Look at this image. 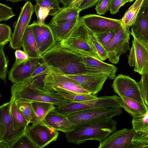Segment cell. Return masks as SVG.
Returning a JSON list of instances; mask_svg holds the SVG:
<instances>
[{"instance_id":"1","label":"cell","mask_w":148,"mask_h":148,"mask_svg":"<svg viewBox=\"0 0 148 148\" xmlns=\"http://www.w3.org/2000/svg\"><path fill=\"white\" fill-rule=\"evenodd\" d=\"M42 58L51 70L60 73H92L86 66L80 54L62 47L58 42L43 54Z\"/></svg>"},{"instance_id":"2","label":"cell","mask_w":148,"mask_h":148,"mask_svg":"<svg viewBox=\"0 0 148 148\" xmlns=\"http://www.w3.org/2000/svg\"><path fill=\"white\" fill-rule=\"evenodd\" d=\"M117 125L112 118L76 124L73 130L64 133L66 140L76 145L90 140L100 142L116 130Z\"/></svg>"},{"instance_id":"3","label":"cell","mask_w":148,"mask_h":148,"mask_svg":"<svg viewBox=\"0 0 148 148\" xmlns=\"http://www.w3.org/2000/svg\"><path fill=\"white\" fill-rule=\"evenodd\" d=\"M10 100L23 101L44 102L61 106L71 101L65 99L57 92H51L36 88L24 83L13 84L11 88Z\"/></svg>"},{"instance_id":"4","label":"cell","mask_w":148,"mask_h":148,"mask_svg":"<svg viewBox=\"0 0 148 148\" xmlns=\"http://www.w3.org/2000/svg\"><path fill=\"white\" fill-rule=\"evenodd\" d=\"M58 42L62 47L80 54L101 60L92 45L88 29L79 18L68 36Z\"/></svg>"},{"instance_id":"5","label":"cell","mask_w":148,"mask_h":148,"mask_svg":"<svg viewBox=\"0 0 148 148\" xmlns=\"http://www.w3.org/2000/svg\"><path fill=\"white\" fill-rule=\"evenodd\" d=\"M99 108L122 109V99L120 97L113 95L97 97L95 99L81 102L70 101L58 106L56 110L60 113L67 114L90 108Z\"/></svg>"},{"instance_id":"6","label":"cell","mask_w":148,"mask_h":148,"mask_svg":"<svg viewBox=\"0 0 148 148\" xmlns=\"http://www.w3.org/2000/svg\"><path fill=\"white\" fill-rule=\"evenodd\" d=\"M44 82L46 91L50 92L90 93L73 79L51 70L45 75Z\"/></svg>"},{"instance_id":"7","label":"cell","mask_w":148,"mask_h":148,"mask_svg":"<svg viewBox=\"0 0 148 148\" xmlns=\"http://www.w3.org/2000/svg\"><path fill=\"white\" fill-rule=\"evenodd\" d=\"M131 35L133 37L132 46L128 57L130 66L134 67V71L141 75L148 73V45L136 37L132 29Z\"/></svg>"},{"instance_id":"8","label":"cell","mask_w":148,"mask_h":148,"mask_svg":"<svg viewBox=\"0 0 148 148\" xmlns=\"http://www.w3.org/2000/svg\"><path fill=\"white\" fill-rule=\"evenodd\" d=\"M130 34L129 27L122 25L117 30L112 40L103 46L107 54L108 59L111 63L117 64L121 55L130 49Z\"/></svg>"},{"instance_id":"9","label":"cell","mask_w":148,"mask_h":148,"mask_svg":"<svg viewBox=\"0 0 148 148\" xmlns=\"http://www.w3.org/2000/svg\"><path fill=\"white\" fill-rule=\"evenodd\" d=\"M112 86L114 91L120 97L129 98L147 106L138 82L128 75L119 74L114 78Z\"/></svg>"},{"instance_id":"10","label":"cell","mask_w":148,"mask_h":148,"mask_svg":"<svg viewBox=\"0 0 148 148\" xmlns=\"http://www.w3.org/2000/svg\"><path fill=\"white\" fill-rule=\"evenodd\" d=\"M123 112L122 109L111 108H90L66 114L73 123L77 124L105 119L119 116Z\"/></svg>"},{"instance_id":"11","label":"cell","mask_w":148,"mask_h":148,"mask_svg":"<svg viewBox=\"0 0 148 148\" xmlns=\"http://www.w3.org/2000/svg\"><path fill=\"white\" fill-rule=\"evenodd\" d=\"M11 103L10 100L0 107V143L9 146L25 132L14 129L10 112Z\"/></svg>"},{"instance_id":"12","label":"cell","mask_w":148,"mask_h":148,"mask_svg":"<svg viewBox=\"0 0 148 148\" xmlns=\"http://www.w3.org/2000/svg\"><path fill=\"white\" fill-rule=\"evenodd\" d=\"M34 12V6L30 1L26 2L21 8L10 42V46L12 49H18L22 47L24 35Z\"/></svg>"},{"instance_id":"13","label":"cell","mask_w":148,"mask_h":148,"mask_svg":"<svg viewBox=\"0 0 148 148\" xmlns=\"http://www.w3.org/2000/svg\"><path fill=\"white\" fill-rule=\"evenodd\" d=\"M25 132L37 148H43L56 141L59 135L58 131L42 121L29 125Z\"/></svg>"},{"instance_id":"14","label":"cell","mask_w":148,"mask_h":148,"mask_svg":"<svg viewBox=\"0 0 148 148\" xmlns=\"http://www.w3.org/2000/svg\"><path fill=\"white\" fill-rule=\"evenodd\" d=\"M44 62L41 58L29 57V60L14 64L8 73V79L13 84L24 83L28 80L35 70Z\"/></svg>"},{"instance_id":"15","label":"cell","mask_w":148,"mask_h":148,"mask_svg":"<svg viewBox=\"0 0 148 148\" xmlns=\"http://www.w3.org/2000/svg\"><path fill=\"white\" fill-rule=\"evenodd\" d=\"M85 26L95 34L117 30L122 25L121 19L111 18L90 14L79 17Z\"/></svg>"},{"instance_id":"16","label":"cell","mask_w":148,"mask_h":148,"mask_svg":"<svg viewBox=\"0 0 148 148\" xmlns=\"http://www.w3.org/2000/svg\"><path fill=\"white\" fill-rule=\"evenodd\" d=\"M29 26L33 32L40 54L49 50L56 44L52 31L48 25L34 21Z\"/></svg>"},{"instance_id":"17","label":"cell","mask_w":148,"mask_h":148,"mask_svg":"<svg viewBox=\"0 0 148 148\" xmlns=\"http://www.w3.org/2000/svg\"><path fill=\"white\" fill-rule=\"evenodd\" d=\"M77 81L84 89L96 95L102 89L106 79L109 78L104 73H88L73 75H66Z\"/></svg>"},{"instance_id":"18","label":"cell","mask_w":148,"mask_h":148,"mask_svg":"<svg viewBox=\"0 0 148 148\" xmlns=\"http://www.w3.org/2000/svg\"><path fill=\"white\" fill-rule=\"evenodd\" d=\"M136 133L132 128L116 130L99 142L98 148H130Z\"/></svg>"},{"instance_id":"19","label":"cell","mask_w":148,"mask_h":148,"mask_svg":"<svg viewBox=\"0 0 148 148\" xmlns=\"http://www.w3.org/2000/svg\"><path fill=\"white\" fill-rule=\"evenodd\" d=\"M42 121L56 130L64 133L73 130L76 125L69 120L66 114L60 113L56 109L49 112Z\"/></svg>"},{"instance_id":"20","label":"cell","mask_w":148,"mask_h":148,"mask_svg":"<svg viewBox=\"0 0 148 148\" xmlns=\"http://www.w3.org/2000/svg\"><path fill=\"white\" fill-rule=\"evenodd\" d=\"M83 62L87 68L92 73H104L113 80L116 77L117 68L114 65L106 63L101 60L81 54Z\"/></svg>"},{"instance_id":"21","label":"cell","mask_w":148,"mask_h":148,"mask_svg":"<svg viewBox=\"0 0 148 148\" xmlns=\"http://www.w3.org/2000/svg\"><path fill=\"white\" fill-rule=\"evenodd\" d=\"M131 27L136 37L148 43V7L141 8Z\"/></svg>"},{"instance_id":"22","label":"cell","mask_w":148,"mask_h":148,"mask_svg":"<svg viewBox=\"0 0 148 148\" xmlns=\"http://www.w3.org/2000/svg\"><path fill=\"white\" fill-rule=\"evenodd\" d=\"M79 19L62 23L48 24L52 31L56 42H60L68 36Z\"/></svg>"},{"instance_id":"23","label":"cell","mask_w":148,"mask_h":148,"mask_svg":"<svg viewBox=\"0 0 148 148\" xmlns=\"http://www.w3.org/2000/svg\"><path fill=\"white\" fill-rule=\"evenodd\" d=\"M24 51L30 57L41 58L40 54L32 29L29 26L26 29L22 41Z\"/></svg>"},{"instance_id":"24","label":"cell","mask_w":148,"mask_h":148,"mask_svg":"<svg viewBox=\"0 0 148 148\" xmlns=\"http://www.w3.org/2000/svg\"><path fill=\"white\" fill-rule=\"evenodd\" d=\"M80 11L77 7L64 6L53 16L49 23H59L78 18Z\"/></svg>"},{"instance_id":"25","label":"cell","mask_w":148,"mask_h":148,"mask_svg":"<svg viewBox=\"0 0 148 148\" xmlns=\"http://www.w3.org/2000/svg\"><path fill=\"white\" fill-rule=\"evenodd\" d=\"M121 98L123 108L133 117L143 115L148 112L147 106L129 98L123 97Z\"/></svg>"},{"instance_id":"26","label":"cell","mask_w":148,"mask_h":148,"mask_svg":"<svg viewBox=\"0 0 148 148\" xmlns=\"http://www.w3.org/2000/svg\"><path fill=\"white\" fill-rule=\"evenodd\" d=\"M32 104L35 112V116L30 123H34L42 121L52 110L57 108L54 104L46 102H33Z\"/></svg>"},{"instance_id":"27","label":"cell","mask_w":148,"mask_h":148,"mask_svg":"<svg viewBox=\"0 0 148 148\" xmlns=\"http://www.w3.org/2000/svg\"><path fill=\"white\" fill-rule=\"evenodd\" d=\"M10 100L11 101L10 112L15 129L25 131L29 123L18 109L15 101Z\"/></svg>"},{"instance_id":"28","label":"cell","mask_w":148,"mask_h":148,"mask_svg":"<svg viewBox=\"0 0 148 148\" xmlns=\"http://www.w3.org/2000/svg\"><path fill=\"white\" fill-rule=\"evenodd\" d=\"M143 0H136L126 11L121 19L123 25L129 27L135 22L141 8Z\"/></svg>"},{"instance_id":"29","label":"cell","mask_w":148,"mask_h":148,"mask_svg":"<svg viewBox=\"0 0 148 148\" xmlns=\"http://www.w3.org/2000/svg\"><path fill=\"white\" fill-rule=\"evenodd\" d=\"M17 106L29 124L35 118V114L32 103L18 100L15 101Z\"/></svg>"},{"instance_id":"30","label":"cell","mask_w":148,"mask_h":148,"mask_svg":"<svg viewBox=\"0 0 148 148\" xmlns=\"http://www.w3.org/2000/svg\"><path fill=\"white\" fill-rule=\"evenodd\" d=\"M132 129L136 132H148V112L139 116L133 117Z\"/></svg>"},{"instance_id":"31","label":"cell","mask_w":148,"mask_h":148,"mask_svg":"<svg viewBox=\"0 0 148 148\" xmlns=\"http://www.w3.org/2000/svg\"><path fill=\"white\" fill-rule=\"evenodd\" d=\"M66 100L74 102H81L96 99V95L90 93L80 94L62 92H57Z\"/></svg>"},{"instance_id":"32","label":"cell","mask_w":148,"mask_h":148,"mask_svg":"<svg viewBox=\"0 0 148 148\" xmlns=\"http://www.w3.org/2000/svg\"><path fill=\"white\" fill-rule=\"evenodd\" d=\"M88 35L92 45L96 53L102 61L108 59V55L104 47L99 42L95 35L88 29Z\"/></svg>"},{"instance_id":"33","label":"cell","mask_w":148,"mask_h":148,"mask_svg":"<svg viewBox=\"0 0 148 148\" xmlns=\"http://www.w3.org/2000/svg\"><path fill=\"white\" fill-rule=\"evenodd\" d=\"M37 148L28 134L25 132L10 146V148Z\"/></svg>"},{"instance_id":"34","label":"cell","mask_w":148,"mask_h":148,"mask_svg":"<svg viewBox=\"0 0 148 148\" xmlns=\"http://www.w3.org/2000/svg\"><path fill=\"white\" fill-rule=\"evenodd\" d=\"M36 4L40 7H44L50 10L49 15L53 16L61 8L58 0H35Z\"/></svg>"},{"instance_id":"35","label":"cell","mask_w":148,"mask_h":148,"mask_svg":"<svg viewBox=\"0 0 148 148\" xmlns=\"http://www.w3.org/2000/svg\"><path fill=\"white\" fill-rule=\"evenodd\" d=\"M148 146V134L136 132L131 148H147Z\"/></svg>"},{"instance_id":"36","label":"cell","mask_w":148,"mask_h":148,"mask_svg":"<svg viewBox=\"0 0 148 148\" xmlns=\"http://www.w3.org/2000/svg\"><path fill=\"white\" fill-rule=\"evenodd\" d=\"M4 46L0 45V78L6 83L8 61L4 52Z\"/></svg>"},{"instance_id":"37","label":"cell","mask_w":148,"mask_h":148,"mask_svg":"<svg viewBox=\"0 0 148 148\" xmlns=\"http://www.w3.org/2000/svg\"><path fill=\"white\" fill-rule=\"evenodd\" d=\"M12 34L10 26L4 23H0V45L4 46L10 42Z\"/></svg>"},{"instance_id":"38","label":"cell","mask_w":148,"mask_h":148,"mask_svg":"<svg viewBox=\"0 0 148 148\" xmlns=\"http://www.w3.org/2000/svg\"><path fill=\"white\" fill-rule=\"evenodd\" d=\"M117 30H110L94 34L99 42L104 46L108 44L112 40Z\"/></svg>"},{"instance_id":"39","label":"cell","mask_w":148,"mask_h":148,"mask_svg":"<svg viewBox=\"0 0 148 148\" xmlns=\"http://www.w3.org/2000/svg\"><path fill=\"white\" fill-rule=\"evenodd\" d=\"M138 83L144 101L148 107V73L142 75L140 81Z\"/></svg>"},{"instance_id":"40","label":"cell","mask_w":148,"mask_h":148,"mask_svg":"<svg viewBox=\"0 0 148 148\" xmlns=\"http://www.w3.org/2000/svg\"><path fill=\"white\" fill-rule=\"evenodd\" d=\"M34 11L37 18V21L40 23H45L46 18L50 13L49 9L40 7L36 4L34 6Z\"/></svg>"},{"instance_id":"41","label":"cell","mask_w":148,"mask_h":148,"mask_svg":"<svg viewBox=\"0 0 148 148\" xmlns=\"http://www.w3.org/2000/svg\"><path fill=\"white\" fill-rule=\"evenodd\" d=\"M15 16L11 8L0 3V21H6Z\"/></svg>"},{"instance_id":"42","label":"cell","mask_w":148,"mask_h":148,"mask_svg":"<svg viewBox=\"0 0 148 148\" xmlns=\"http://www.w3.org/2000/svg\"><path fill=\"white\" fill-rule=\"evenodd\" d=\"M112 0H100L96 5L95 10L99 14H105L109 10Z\"/></svg>"},{"instance_id":"43","label":"cell","mask_w":148,"mask_h":148,"mask_svg":"<svg viewBox=\"0 0 148 148\" xmlns=\"http://www.w3.org/2000/svg\"><path fill=\"white\" fill-rule=\"evenodd\" d=\"M127 2V0H112L109 10L110 13L116 14L119 11L120 8Z\"/></svg>"},{"instance_id":"44","label":"cell","mask_w":148,"mask_h":148,"mask_svg":"<svg viewBox=\"0 0 148 148\" xmlns=\"http://www.w3.org/2000/svg\"><path fill=\"white\" fill-rule=\"evenodd\" d=\"M15 64H18L28 60L29 57L24 51L20 49L16 50L15 52Z\"/></svg>"},{"instance_id":"45","label":"cell","mask_w":148,"mask_h":148,"mask_svg":"<svg viewBox=\"0 0 148 148\" xmlns=\"http://www.w3.org/2000/svg\"><path fill=\"white\" fill-rule=\"evenodd\" d=\"M100 0H82L77 7L80 11L95 6Z\"/></svg>"},{"instance_id":"46","label":"cell","mask_w":148,"mask_h":148,"mask_svg":"<svg viewBox=\"0 0 148 148\" xmlns=\"http://www.w3.org/2000/svg\"><path fill=\"white\" fill-rule=\"evenodd\" d=\"M73 0H58L60 2L62 3L64 7L69 5Z\"/></svg>"},{"instance_id":"47","label":"cell","mask_w":148,"mask_h":148,"mask_svg":"<svg viewBox=\"0 0 148 148\" xmlns=\"http://www.w3.org/2000/svg\"><path fill=\"white\" fill-rule=\"evenodd\" d=\"M82 0H73L69 6L77 7Z\"/></svg>"},{"instance_id":"48","label":"cell","mask_w":148,"mask_h":148,"mask_svg":"<svg viewBox=\"0 0 148 148\" xmlns=\"http://www.w3.org/2000/svg\"><path fill=\"white\" fill-rule=\"evenodd\" d=\"M148 7V0H143L141 6V8H145Z\"/></svg>"},{"instance_id":"49","label":"cell","mask_w":148,"mask_h":148,"mask_svg":"<svg viewBox=\"0 0 148 148\" xmlns=\"http://www.w3.org/2000/svg\"><path fill=\"white\" fill-rule=\"evenodd\" d=\"M0 148H10L9 146L6 144L0 143Z\"/></svg>"},{"instance_id":"50","label":"cell","mask_w":148,"mask_h":148,"mask_svg":"<svg viewBox=\"0 0 148 148\" xmlns=\"http://www.w3.org/2000/svg\"><path fill=\"white\" fill-rule=\"evenodd\" d=\"M7 1H9L14 3L19 2L21 1H25L26 0H6Z\"/></svg>"},{"instance_id":"51","label":"cell","mask_w":148,"mask_h":148,"mask_svg":"<svg viewBox=\"0 0 148 148\" xmlns=\"http://www.w3.org/2000/svg\"><path fill=\"white\" fill-rule=\"evenodd\" d=\"M134 0H127V2H131L133 1Z\"/></svg>"},{"instance_id":"52","label":"cell","mask_w":148,"mask_h":148,"mask_svg":"<svg viewBox=\"0 0 148 148\" xmlns=\"http://www.w3.org/2000/svg\"><path fill=\"white\" fill-rule=\"evenodd\" d=\"M147 148H148V146H147Z\"/></svg>"},{"instance_id":"53","label":"cell","mask_w":148,"mask_h":148,"mask_svg":"<svg viewBox=\"0 0 148 148\" xmlns=\"http://www.w3.org/2000/svg\"><path fill=\"white\" fill-rule=\"evenodd\" d=\"M147 44H148V43H147Z\"/></svg>"}]
</instances>
